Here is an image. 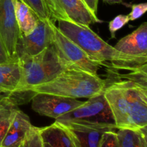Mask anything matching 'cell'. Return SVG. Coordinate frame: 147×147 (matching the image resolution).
Returning a JSON list of instances; mask_svg holds the SVG:
<instances>
[{
  "mask_svg": "<svg viewBox=\"0 0 147 147\" xmlns=\"http://www.w3.org/2000/svg\"><path fill=\"white\" fill-rule=\"evenodd\" d=\"M62 33L76 42L88 55L102 66L112 70L134 71L147 65V57L121 53L105 42L90 27L79 25L70 21L57 20Z\"/></svg>",
  "mask_w": 147,
  "mask_h": 147,
  "instance_id": "cell-1",
  "label": "cell"
},
{
  "mask_svg": "<svg viewBox=\"0 0 147 147\" xmlns=\"http://www.w3.org/2000/svg\"><path fill=\"white\" fill-rule=\"evenodd\" d=\"M103 94L113 113L116 129H146L147 87L124 79L106 85Z\"/></svg>",
  "mask_w": 147,
  "mask_h": 147,
  "instance_id": "cell-2",
  "label": "cell"
},
{
  "mask_svg": "<svg viewBox=\"0 0 147 147\" xmlns=\"http://www.w3.org/2000/svg\"><path fill=\"white\" fill-rule=\"evenodd\" d=\"M107 83L98 76L76 69H68L50 81L34 86L30 91L48 93L70 98H90L101 93Z\"/></svg>",
  "mask_w": 147,
  "mask_h": 147,
  "instance_id": "cell-3",
  "label": "cell"
},
{
  "mask_svg": "<svg viewBox=\"0 0 147 147\" xmlns=\"http://www.w3.org/2000/svg\"><path fill=\"white\" fill-rule=\"evenodd\" d=\"M22 67V80L17 92H29L34 86L50 81L69 68L57 56L53 45L31 57L18 59Z\"/></svg>",
  "mask_w": 147,
  "mask_h": 147,
  "instance_id": "cell-4",
  "label": "cell"
},
{
  "mask_svg": "<svg viewBox=\"0 0 147 147\" xmlns=\"http://www.w3.org/2000/svg\"><path fill=\"white\" fill-rule=\"evenodd\" d=\"M55 121L117 129L113 113L103 91L88 98L81 106L58 118Z\"/></svg>",
  "mask_w": 147,
  "mask_h": 147,
  "instance_id": "cell-5",
  "label": "cell"
},
{
  "mask_svg": "<svg viewBox=\"0 0 147 147\" xmlns=\"http://www.w3.org/2000/svg\"><path fill=\"white\" fill-rule=\"evenodd\" d=\"M53 45L57 56L70 69H76L98 76L101 65L90 58L88 55L70 38L60 31L53 22Z\"/></svg>",
  "mask_w": 147,
  "mask_h": 147,
  "instance_id": "cell-6",
  "label": "cell"
},
{
  "mask_svg": "<svg viewBox=\"0 0 147 147\" xmlns=\"http://www.w3.org/2000/svg\"><path fill=\"white\" fill-rule=\"evenodd\" d=\"M53 21L40 20L37 26L30 34H20L16 45L17 60L23 57L38 55L53 43Z\"/></svg>",
  "mask_w": 147,
  "mask_h": 147,
  "instance_id": "cell-7",
  "label": "cell"
},
{
  "mask_svg": "<svg viewBox=\"0 0 147 147\" xmlns=\"http://www.w3.org/2000/svg\"><path fill=\"white\" fill-rule=\"evenodd\" d=\"M31 101L34 111L55 120L81 106L84 102L48 93H36L32 98Z\"/></svg>",
  "mask_w": 147,
  "mask_h": 147,
  "instance_id": "cell-8",
  "label": "cell"
},
{
  "mask_svg": "<svg viewBox=\"0 0 147 147\" xmlns=\"http://www.w3.org/2000/svg\"><path fill=\"white\" fill-rule=\"evenodd\" d=\"M14 1L0 0V37L10 58L17 60L16 45L20 31L15 16Z\"/></svg>",
  "mask_w": 147,
  "mask_h": 147,
  "instance_id": "cell-9",
  "label": "cell"
},
{
  "mask_svg": "<svg viewBox=\"0 0 147 147\" xmlns=\"http://www.w3.org/2000/svg\"><path fill=\"white\" fill-rule=\"evenodd\" d=\"M58 123L67 132L75 147H100L103 134L106 131L115 130L109 128L83 126L72 123Z\"/></svg>",
  "mask_w": 147,
  "mask_h": 147,
  "instance_id": "cell-10",
  "label": "cell"
},
{
  "mask_svg": "<svg viewBox=\"0 0 147 147\" xmlns=\"http://www.w3.org/2000/svg\"><path fill=\"white\" fill-rule=\"evenodd\" d=\"M53 1L72 22L85 27L102 22L83 0H53Z\"/></svg>",
  "mask_w": 147,
  "mask_h": 147,
  "instance_id": "cell-11",
  "label": "cell"
},
{
  "mask_svg": "<svg viewBox=\"0 0 147 147\" xmlns=\"http://www.w3.org/2000/svg\"><path fill=\"white\" fill-rule=\"evenodd\" d=\"M121 53L134 56L147 57V22L121 39L114 46Z\"/></svg>",
  "mask_w": 147,
  "mask_h": 147,
  "instance_id": "cell-12",
  "label": "cell"
},
{
  "mask_svg": "<svg viewBox=\"0 0 147 147\" xmlns=\"http://www.w3.org/2000/svg\"><path fill=\"white\" fill-rule=\"evenodd\" d=\"M32 126L29 116L18 109L3 139L1 147H18Z\"/></svg>",
  "mask_w": 147,
  "mask_h": 147,
  "instance_id": "cell-13",
  "label": "cell"
},
{
  "mask_svg": "<svg viewBox=\"0 0 147 147\" xmlns=\"http://www.w3.org/2000/svg\"><path fill=\"white\" fill-rule=\"evenodd\" d=\"M22 75V67L18 60L0 63V90L6 94L18 93Z\"/></svg>",
  "mask_w": 147,
  "mask_h": 147,
  "instance_id": "cell-14",
  "label": "cell"
},
{
  "mask_svg": "<svg viewBox=\"0 0 147 147\" xmlns=\"http://www.w3.org/2000/svg\"><path fill=\"white\" fill-rule=\"evenodd\" d=\"M40 132L43 142L51 147H75L67 132L57 122L40 128Z\"/></svg>",
  "mask_w": 147,
  "mask_h": 147,
  "instance_id": "cell-15",
  "label": "cell"
},
{
  "mask_svg": "<svg viewBox=\"0 0 147 147\" xmlns=\"http://www.w3.org/2000/svg\"><path fill=\"white\" fill-rule=\"evenodd\" d=\"M14 10L20 34H30L34 30L38 22L39 18L28 5L22 0L14 1Z\"/></svg>",
  "mask_w": 147,
  "mask_h": 147,
  "instance_id": "cell-16",
  "label": "cell"
},
{
  "mask_svg": "<svg viewBox=\"0 0 147 147\" xmlns=\"http://www.w3.org/2000/svg\"><path fill=\"white\" fill-rule=\"evenodd\" d=\"M120 147H147V129H118Z\"/></svg>",
  "mask_w": 147,
  "mask_h": 147,
  "instance_id": "cell-17",
  "label": "cell"
},
{
  "mask_svg": "<svg viewBox=\"0 0 147 147\" xmlns=\"http://www.w3.org/2000/svg\"><path fill=\"white\" fill-rule=\"evenodd\" d=\"M18 109L10 98L0 101V147Z\"/></svg>",
  "mask_w": 147,
  "mask_h": 147,
  "instance_id": "cell-18",
  "label": "cell"
},
{
  "mask_svg": "<svg viewBox=\"0 0 147 147\" xmlns=\"http://www.w3.org/2000/svg\"><path fill=\"white\" fill-rule=\"evenodd\" d=\"M32 9L40 20H52L50 4L47 0H22Z\"/></svg>",
  "mask_w": 147,
  "mask_h": 147,
  "instance_id": "cell-19",
  "label": "cell"
},
{
  "mask_svg": "<svg viewBox=\"0 0 147 147\" xmlns=\"http://www.w3.org/2000/svg\"><path fill=\"white\" fill-rule=\"evenodd\" d=\"M18 147H44V142L40 135V128L33 126L25 139Z\"/></svg>",
  "mask_w": 147,
  "mask_h": 147,
  "instance_id": "cell-20",
  "label": "cell"
},
{
  "mask_svg": "<svg viewBox=\"0 0 147 147\" xmlns=\"http://www.w3.org/2000/svg\"><path fill=\"white\" fill-rule=\"evenodd\" d=\"M100 147H120L117 133L115 130L105 131L100 139Z\"/></svg>",
  "mask_w": 147,
  "mask_h": 147,
  "instance_id": "cell-21",
  "label": "cell"
},
{
  "mask_svg": "<svg viewBox=\"0 0 147 147\" xmlns=\"http://www.w3.org/2000/svg\"><path fill=\"white\" fill-rule=\"evenodd\" d=\"M129 22V16L126 15V14H119V15L116 16L113 20H112L109 24V31L111 34L112 38H115V34H116V32L121 29Z\"/></svg>",
  "mask_w": 147,
  "mask_h": 147,
  "instance_id": "cell-22",
  "label": "cell"
},
{
  "mask_svg": "<svg viewBox=\"0 0 147 147\" xmlns=\"http://www.w3.org/2000/svg\"><path fill=\"white\" fill-rule=\"evenodd\" d=\"M147 10V3L134 4L131 6V11L128 14L129 21H134L145 14Z\"/></svg>",
  "mask_w": 147,
  "mask_h": 147,
  "instance_id": "cell-23",
  "label": "cell"
},
{
  "mask_svg": "<svg viewBox=\"0 0 147 147\" xmlns=\"http://www.w3.org/2000/svg\"><path fill=\"white\" fill-rule=\"evenodd\" d=\"M47 1H48L49 4H50V11H51V16L53 21H55V20H57H57H64L69 21V20L66 17L65 14L57 7V6L55 4L53 0H47Z\"/></svg>",
  "mask_w": 147,
  "mask_h": 147,
  "instance_id": "cell-24",
  "label": "cell"
},
{
  "mask_svg": "<svg viewBox=\"0 0 147 147\" xmlns=\"http://www.w3.org/2000/svg\"><path fill=\"white\" fill-rule=\"evenodd\" d=\"M9 61H14V60H11L9 56L8 55L5 47L4 45V43L0 37V63H7V62Z\"/></svg>",
  "mask_w": 147,
  "mask_h": 147,
  "instance_id": "cell-25",
  "label": "cell"
},
{
  "mask_svg": "<svg viewBox=\"0 0 147 147\" xmlns=\"http://www.w3.org/2000/svg\"><path fill=\"white\" fill-rule=\"evenodd\" d=\"M86 3V5L88 7V8L91 10L93 13L97 15V9H98V0H83Z\"/></svg>",
  "mask_w": 147,
  "mask_h": 147,
  "instance_id": "cell-26",
  "label": "cell"
},
{
  "mask_svg": "<svg viewBox=\"0 0 147 147\" xmlns=\"http://www.w3.org/2000/svg\"><path fill=\"white\" fill-rule=\"evenodd\" d=\"M14 96H15L14 93H13V94H6V93H3L0 90V101L7 98H10L13 101V98H14Z\"/></svg>",
  "mask_w": 147,
  "mask_h": 147,
  "instance_id": "cell-27",
  "label": "cell"
},
{
  "mask_svg": "<svg viewBox=\"0 0 147 147\" xmlns=\"http://www.w3.org/2000/svg\"><path fill=\"white\" fill-rule=\"evenodd\" d=\"M105 3L109 4H121L123 2V0H103Z\"/></svg>",
  "mask_w": 147,
  "mask_h": 147,
  "instance_id": "cell-28",
  "label": "cell"
},
{
  "mask_svg": "<svg viewBox=\"0 0 147 147\" xmlns=\"http://www.w3.org/2000/svg\"><path fill=\"white\" fill-rule=\"evenodd\" d=\"M44 147H51V146H50L49 144H47L44 143Z\"/></svg>",
  "mask_w": 147,
  "mask_h": 147,
  "instance_id": "cell-29",
  "label": "cell"
}]
</instances>
